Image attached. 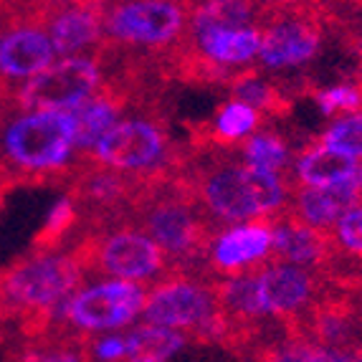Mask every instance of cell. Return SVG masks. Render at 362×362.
Returning a JSON list of instances; mask_svg holds the SVG:
<instances>
[{
  "mask_svg": "<svg viewBox=\"0 0 362 362\" xmlns=\"http://www.w3.org/2000/svg\"><path fill=\"white\" fill-rule=\"evenodd\" d=\"M129 223L145 230L160 246L173 274L213 279L208 254L218 235V226H213L198 206L193 190L182 177V168L165 175L142 177L139 193L129 208Z\"/></svg>",
  "mask_w": 362,
  "mask_h": 362,
  "instance_id": "1",
  "label": "cell"
},
{
  "mask_svg": "<svg viewBox=\"0 0 362 362\" xmlns=\"http://www.w3.org/2000/svg\"><path fill=\"white\" fill-rule=\"evenodd\" d=\"M147 289L129 281H99L81 286L61 307V327L69 332L91 337L94 332H112L129 327L145 309Z\"/></svg>",
  "mask_w": 362,
  "mask_h": 362,
  "instance_id": "11",
  "label": "cell"
},
{
  "mask_svg": "<svg viewBox=\"0 0 362 362\" xmlns=\"http://www.w3.org/2000/svg\"><path fill=\"white\" fill-rule=\"evenodd\" d=\"M317 142L325 145L327 150L337 152V155H344L350 157V160H355V163H362V112L334 119L322 132V137Z\"/></svg>",
  "mask_w": 362,
  "mask_h": 362,
  "instance_id": "27",
  "label": "cell"
},
{
  "mask_svg": "<svg viewBox=\"0 0 362 362\" xmlns=\"http://www.w3.org/2000/svg\"><path fill=\"white\" fill-rule=\"evenodd\" d=\"M355 182H357V187H360V193H362V163L357 165V173H355Z\"/></svg>",
  "mask_w": 362,
  "mask_h": 362,
  "instance_id": "32",
  "label": "cell"
},
{
  "mask_svg": "<svg viewBox=\"0 0 362 362\" xmlns=\"http://www.w3.org/2000/svg\"><path fill=\"white\" fill-rule=\"evenodd\" d=\"M104 11L107 3H64L46 6L43 25L56 54L64 59L99 51L104 43Z\"/></svg>",
  "mask_w": 362,
  "mask_h": 362,
  "instance_id": "16",
  "label": "cell"
},
{
  "mask_svg": "<svg viewBox=\"0 0 362 362\" xmlns=\"http://www.w3.org/2000/svg\"><path fill=\"white\" fill-rule=\"evenodd\" d=\"M187 43L190 49L206 59L208 64L228 71H241L248 69L251 61L259 59L261 51V30L259 25H243V28H198L187 30Z\"/></svg>",
  "mask_w": 362,
  "mask_h": 362,
  "instance_id": "17",
  "label": "cell"
},
{
  "mask_svg": "<svg viewBox=\"0 0 362 362\" xmlns=\"http://www.w3.org/2000/svg\"><path fill=\"white\" fill-rule=\"evenodd\" d=\"M46 6H21L0 25V97L11 99L16 89L28 84L54 64V46L43 25Z\"/></svg>",
  "mask_w": 362,
  "mask_h": 362,
  "instance_id": "10",
  "label": "cell"
},
{
  "mask_svg": "<svg viewBox=\"0 0 362 362\" xmlns=\"http://www.w3.org/2000/svg\"><path fill=\"white\" fill-rule=\"evenodd\" d=\"M81 221H84V216H81L76 203H74L69 195H61L54 203V208L49 211L43 226L36 230L30 248H33L36 254H54V251H61V246L78 230Z\"/></svg>",
  "mask_w": 362,
  "mask_h": 362,
  "instance_id": "23",
  "label": "cell"
},
{
  "mask_svg": "<svg viewBox=\"0 0 362 362\" xmlns=\"http://www.w3.org/2000/svg\"><path fill=\"white\" fill-rule=\"evenodd\" d=\"M256 286L266 317H276L289 327L320 299L327 281L299 266L269 261L256 269Z\"/></svg>",
  "mask_w": 362,
  "mask_h": 362,
  "instance_id": "13",
  "label": "cell"
},
{
  "mask_svg": "<svg viewBox=\"0 0 362 362\" xmlns=\"http://www.w3.org/2000/svg\"><path fill=\"white\" fill-rule=\"evenodd\" d=\"M8 187H11V185H8V182L3 180V177H0V206H3V198H6V190H8Z\"/></svg>",
  "mask_w": 362,
  "mask_h": 362,
  "instance_id": "31",
  "label": "cell"
},
{
  "mask_svg": "<svg viewBox=\"0 0 362 362\" xmlns=\"http://www.w3.org/2000/svg\"><path fill=\"white\" fill-rule=\"evenodd\" d=\"M89 357L97 362H127V337L124 334H104V337H91Z\"/></svg>",
  "mask_w": 362,
  "mask_h": 362,
  "instance_id": "29",
  "label": "cell"
},
{
  "mask_svg": "<svg viewBox=\"0 0 362 362\" xmlns=\"http://www.w3.org/2000/svg\"><path fill=\"white\" fill-rule=\"evenodd\" d=\"M89 342H51L30 344L21 352L18 362H89Z\"/></svg>",
  "mask_w": 362,
  "mask_h": 362,
  "instance_id": "28",
  "label": "cell"
},
{
  "mask_svg": "<svg viewBox=\"0 0 362 362\" xmlns=\"http://www.w3.org/2000/svg\"><path fill=\"white\" fill-rule=\"evenodd\" d=\"M241 160L248 168L264 170L272 175H281L291 168V150L286 145V139L281 134L272 132V129H261V132L251 134L238 150Z\"/></svg>",
  "mask_w": 362,
  "mask_h": 362,
  "instance_id": "25",
  "label": "cell"
},
{
  "mask_svg": "<svg viewBox=\"0 0 362 362\" xmlns=\"http://www.w3.org/2000/svg\"><path fill=\"white\" fill-rule=\"evenodd\" d=\"M84 274H102L129 284H160L173 276L170 261L145 230L132 223L91 226L69 248Z\"/></svg>",
  "mask_w": 362,
  "mask_h": 362,
  "instance_id": "5",
  "label": "cell"
},
{
  "mask_svg": "<svg viewBox=\"0 0 362 362\" xmlns=\"http://www.w3.org/2000/svg\"><path fill=\"white\" fill-rule=\"evenodd\" d=\"M195 150L182 165V177L193 190L213 226H243L256 221H274L289 208L291 182L284 175H272L248 168L241 157H226V150Z\"/></svg>",
  "mask_w": 362,
  "mask_h": 362,
  "instance_id": "2",
  "label": "cell"
},
{
  "mask_svg": "<svg viewBox=\"0 0 362 362\" xmlns=\"http://www.w3.org/2000/svg\"><path fill=\"white\" fill-rule=\"evenodd\" d=\"M3 104H8V102L0 97V127H3V119H6V117H3ZM8 107H11V104H8Z\"/></svg>",
  "mask_w": 362,
  "mask_h": 362,
  "instance_id": "33",
  "label": "cell"
},
{
  "mask_svg": "<svg viewBox=\"0 0 362 362\" xmlns=\"http://www.w3.org/2000/svg\"><path fill=\"white\" fill-rule=\"evenodd\" d=\"M251 362H362V347L329 350L309 339L284 334L281 339L256 344Z\"/></svg>",
  "mask_w": 362,
  "mask_h": 362,
  "instance_id": "20",
  "label": "cell"
},
{
  "mask_svg": "<svg viewBox=\"0 0 362 362\" xmlns=\"http://www.w3.org/2000/svg\"><path fill=\"white\" fill-rule=\"evenodd\" d=\"M81 160L132 177H155L180 170L185 155L173 145L160 117H127L117 122Z\"/></svg>",
  "mask_w": 362,
  "mask_h": 362,
  "instance_id": "6",
  "label": "cell"
},
{
  "mask_svg": "<svg viewBox=\"0 0 362 362\" xmlns=\"http://www.w3.org/2000/svg\"><path fill=\"white\" fill-rule=\"evenodd\" d=\"M218 312L213 279H193L173 274L147 291L142 320L145 325L175 332H195Z\"/></svg>",
  "mask_w": 362,
  "mask_h": 362,
  "instance_id": "12",
  "label": "cell"
},
{
  "mask_svg": "<svg viewBox=\"0 0 362 362\" xmlns=\"http://www.w3.org/2000/svg\"><path fill=\"white\" fill-rule=\"evenodd\" d=\"M84 276L71 251H30L0 269V320H18L30 342H46L59 327L61 304L81 289Z\"/></svg>",
  "mask_w": 362,
  "mask_h": 362,
  "instance_id": "3",
  "label": "cell"
},
{
  "mask_svg": "<svg viewBox=\"0 0 362 362\" xmlns=\"http://www.w3.org/2000/svg\"><path fill=\"white\" fill-rule=\"evenodd\" d=\"M360 203H362V193L360 187H357L355 177H352V180L329 187H294L291 190L289 211L302 223L329 233L337 226L339 218L350 211V208L360 206Z\"/></svg>",
  "mask_w": 362,
  "mask_h": 362,
  "instance_id": "18",
  "label": "cell"
},
{
  "mask_svg": "<svg viewBox=\"0 0 362 362\" xmlns=\"http://www.w3.org/2000/svg\"><path fill=\"white\" fill-rule=\"evenodd\" d=\"M102 86L104 71L97 54L69 56L13 91L8 104L16 112H74Z\"/></svg>",
  "mask_w": 362,
  "mask_h": 362,
  "instance_id": "9",
  "label": "cell"
},
{
  "mask_svg": "<svg viewBox=\"0 0 362 362\" xmlns=\"http://www.w3.org/2000/svg\"><path fill=\"white\" fill-rule=\"evenodd\" d=\"M230 99L248 104L264 119H279V117L289 115L291 99L294 97L286 94L284 86H279L261 76L259 69L248 66L241 69V71L235 74L233 81H230Z\"/></svg>",
  "mask_w": 362,
  "mask_h": 362,
  "instance_id": "21",
  "label": "cell"
},
{
  "mask_svg": "<svg viewBox=\"0 0 362 362\" xmlns=\"http://www.w3.org/2000/svg\"><path fill=\"white\" fill-rule=\"evenodd\" d=\"M124 337H127L129 350L127 362H165L187 344L185 332H175V329L152 325L134 327Z\"/></svg>",
  "mask_w": 362,
  "mask_h": 362,
  "instance_id": "22",
  "label": "cell"
},
{
  "mask_svg": "<svg viewBox=\"0 0 362 362\" xmlns=\"http://www.w3.org/2000/svg\"><path fill=\"white\" fill-rule=\"evenodd\" d=\"M355 160L327 150L320 142H309L296 152L291 163V187H329L347 182L357 173Z\"/></svg>",
  "mask_w": 362,
  "mask_h": 362,
  "instance_id": "19",
  "label": "cell"
},
{
  "mask_svg": "<svg viewBox=\"0 0 362 362\" xmlns=\"http://www.w3.org/2000/svg\"><path fill=\"white\" fill-rule=\"evenodd\" d=\"M261 6L241 3V0H211V3H195L190 6V28H243V25L259 23Z\"/></svg>",
  "mask_w": 362,
  "mask_h": 362,
  "instance_id": "24",
  "label": "cell"
},
{
  "mask_svg": "<svg viewBox=\"0 0 362 362\" xmlns=\"http://www.w3.org/2000/svg\"><path fill=\"white\" fill-rule=\"evenodd\" d=\"M3 21H6V16H0V25H3Z\"/></svg>",
  "mask_w": 362,
  "mask_h": 362,
  "instance_id": "34",
  "label": "cell"
},
{
  "mask_svg": "<svg viewBox=\"0 0 362 362\" xmlns=\"http://www.w3.org/2000/svg\"><path fill=\"white\" fill-rule=\"evenodd\" d=\"M272 223H266V221L218 230V235L213 238L211 254H208L211 276H238V274H246L251 269L269 264V259H272Z\"/></svg>",
  "mask_w": 362,
  "mask_h": 362,
  "instance_id": "14",
  "label": "cell"
},
{
  "mask_svg": "<svg viewBox=\"0 0 362 362\" xmlns=\"http://www.w3.org/2000/svg\"><path fill=\"white\" fill-rule=\"evenodd\" d=\"M261 66L269 71H291L312 64L322 51L329 16L320 6H261Z\"/></svg>",
  "mask_w": 362,
  "mask_h": 362,
  "instance_id": "8",
  "label": "cell"
},
{
  "mask_svg": "<svg viewBox=\"0 0 362 362\" xmlns=\"http://www.w3.org/2000/svg\"><path fill=\"white\" fill-rule=\"evenodd\" d=\"M190 28V3L173 0H129L107 3L104 46L145 49L160 56L180 46Z\"/></svg>",
  "mask_w": 362,
  "mask_h": 362,
  "instance_id": "7",
  "label": "cell"
},
{
  "mask_svg": "<svg viewBox=\"0 0 362 362\" xmlns=\"http://www.w3.org/2000/svg\"><path fill=\"white\" fill-rule=\"evenodd\" d=\"M78 165L71 112H16L0 127V177L8 185L69 182Z\"/></svg>",
  "mask_w": 362,
  "mask_h": 362,
  "instance_id": "4",
  "label": "cell"
},
{
  "mask_svg": "<svg viewBox=\"0 0 362 362\" xmlns=\"http://www.w3.org/2000/svg\"><path fill=\"white\" fill-rule=\"evenodd\" d=\"M272 223L274 243H272V264H289L307 269L325 279L329 266L334 261L332 243L325 230H317L312 226L302 223L294 213L286 208L281 216H276Z\"/></svg>",
  "mask_w": 362,
  "mask_h": 362,
  "instance_id": "15",
  "label": "cell"
},
{
  "mask_svg": "<svg viewBox=\"0 0 362 362\" xmlns=\"http://www.w3.org/2000/svg\"><path fill=\"white\" fill-rule=\"evenodd\" d=\"M339 36H342L344 46L350 49V54L360 61L362 66V16H352L350 21H344L342 25H337Z\"/></svg>",
  "mask_w": 362,
  "mask_h": 362,
  "instance_id": "30",
  "label": "cell"
},
{
  "mask_svg": "<svg viewBox=\"0 0 362 362\" xmlns=\"http://www.w3.org/2000/svg\"><path fill=\"white\" fill-rule=\"evenodd\" d=\"M327 235L334 251L332 264L355 261L357 272H362V203L344 213Z\"/></svg>",
  "mask_w": 362,
  "mask_h": 362,
  "instance_id": "26",
  "label": "cell"
},
{
  "mask_svg": "<svg viewBox=\"0 0 362 362\" xmlns=\"http://www.w3.org/2000/svg\"><path fill=\"white\" fill-rule=\"evenodd\" d=\"M0 344H3V332H0Z\"/></svg>",
  "mask_w": 362,
  "mask_h": 362,
  "instance_id": "35",
  "label": "cell"
}]
</instances>
